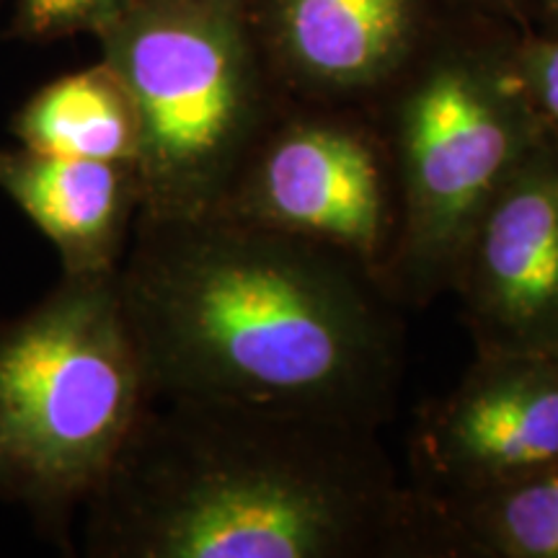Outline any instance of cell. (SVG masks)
Listing matches in <instances>:
<instances>
[{"instance_id": "9a60e30c", "label": "cell", "mask_w": 558, "mask_h": 558, "mask_svg": "<svg viewBox=\"0 0 558 558\" xmlns=\"http://www.w3.org/2000/svg\"><path fill=\"white\" fill-rule=\"evenodd\" d=\"M448 5L456 9H469L478 13H488V16H497L505 21H512L525 29V13H522V0H445Z\"/></svg>"}, {"instance_id": "7a4b0ae2", "label": "cell", "mask_w": 558, "mask_h": 558, "mask_svg": "<svg viewBox=\"0 0 558 558\" xmlns=\"http://www.w3.org/2000/svg\"><path fill=\"white\" fill-rule=\"evenodd\" d=\"M81 518L88 558H429L378 427L220 399H153Z\"/></svg>"}, {"instance_id": "2e32d148", "label": "cell", "mask_w": 558, "mask_h": 558, "mask_svg": "<svg viewBox=\"0 0 558 558\" xmlns=\"http://www.w3.org/2000/svg\"><path fill=\"white\" fill-rule=\"evenodd\" d=\"M525 29L558 32V0H522Z\"/></svg>"}, {"instance_id": "4fadbf2b", "label": "cell", "mask_w": 558, "mask_h": 558, "mask_svg": "<svg viewBox=\"0 0 558 558\" xmlns=\"http://www.w3.org/2000/svg\"><path fill=\"white\" fill-rule=\"evenodd\" d=\"M9 37L29 45L101 34L114 24L132 0H11Z\"/></svg>"}, {"instance_id": "7c38bea8", "label": "cell", "mask_w": 558, "mask_h": 558, "mask_svg": "<svg viewBox=\"0 0 558 558\" xmlns=\"http://www.w3.org/2000/svg\"><path fill=\"white\" fill-rule=\"evenodd\" d=\"M11 135L24 148L52 156L117 163L137 158L135 104L101 58L34 90L11 117Z\"/></svg>"}, {"instance_id": "ba28073f", "label": "cell", "mask_w": 558, "mask_h": 558, "mask_svg": "<svg viewBox=\"0 0 558 558\" xmlns=\"http://www.w3.org/2000/svg\"><path fill=\"white\" fill-rule=\"evenodd\" d=\"M450 295L473 352L558 357V148L546 135L481 213Z\"/></svg>"}, {"instance_id": "9c48e42d", "label": "cell", "mask_w": 558, "mask_h": 558, "mask_svg": "<svg viewBox=\"0 0 558 558\" xmlns=\"http://www.w3.org/2000/svg\"><path fill=\"white\" fill-rule=\"evenodd\" d=\"M445 0H248L271 73L292 101L365 107L407 65Z\"/></svg>"}, {"instance_id": "3957f363", "label": "cell", "mask_w": 558, "mask_h": 558, "mask_svg": "<svg viewBox=\"0 0 558 558\" xmlns=\"http://www.w3.org/2000/svg\"><path fill=\"white\" fill-rule=\"evenodd\" d=\"M522 26L442 5L427 37L365 104L399 190V233L383 275L401 308L448 295L473 226L543 140L518 62Z\"/></svg>"}, {"instance_id": "8fae6325", "label": "cell", "mask_w": 558, "mask_h": 558, "mask_svg": "<svg viewBox=\"0 0 558 558\" xmlns=\"http://www.w3.org/2000/svg\"><path fill=\"white\" fill-rule=\"evenodd\" d=\"M427 514L429 558H558V458L476 492L427 497Z\"/></svg>"}, {"instance_id": "5bb4252c", "label": "cell", "mask_w": 558, "mask_h": 558, "mask_svg": "<svg viewBox=\"0 0 558 558\" xmlns=\"http://www.w3.org/2000/svg\"><path fill=\"white\" fill-rule=\"evenodd\" d=\"M518 62L543 135L558 148V32L522 29Z\"/></svg>"}, {"instance_id": "8992f818", "label": "cell", "mask_w": 558, "mask_h": 558, "mask_svg": "<svg viewBox=\"0 0 558 558\" xmlns=\"http://www.w3.org/2000/svg\"><path fill=\"white\" fill-rule=\"evenodd\" d=\"M215 213L324 243L383 279L399 233L386 140L362 107L290 101Z\"/></svg>"}, {"instance_id": "6da1fadb", "label": "cell", "mask_w": 558, "mask_h": 558, "mask_svg": "<svg viewBox=\"0 0 558 558\" xmlns=\"http://www.w3.org/2000/svg\"><path fill=\"white\" fill-rule=\"evenodd\" d=\"M120 292L153 399L320 411L378 429L399 407L407 308L324 243L222 213L137 218Z\"/></svg>"}, {"instance_id": "30bf717a", "label": "cell", "mask_w": 558, "mask_h": 558, "mask_svg": "<svg viewBox=\"0 0 558 558\" xmlns=\"http://www.w3.org/2000/svg\"><path fill=\"white\" fill-rule=\"evenodd\" d=\"M0 192L52 243L62 275L120 271L143 202L135 163L0 148Z\"/></svg>"}, {"instance_id": "52a82bcc", "label": "cell", "mask_w": 558, "mask_h": 558, "mask_svg": "<svg viewBox=\"0 0 558 558\" xmlns=\"http://www.w3.org/2000/svg\"><path fill=\"white\" fill-rule=\"evenodd\" d=\"M558 458V357L473 352L448 393L416 411L411 486L450 497L509 481Z\"/></svg>"}, {"instance_id": "5b68a950", "label": "cell", "mask_w": 558, "mask_h": 558, "mask_svg": "<svg viewBox=\"0 0 558 558\" xmlns=\"http://www.w3.org/2000/svg\"><path fill=\"white\" fill-rule=\"evenodd\" d=\"M96 39L135 104L137 218L215 213L292 101L264 58L248 0H132Z\"/></svg>"}, {"instance_id": "e0dca14e", "label": "cell", "mask_w": 558, "mask_h": 558, "mask_svg": "<svg viewBox=\"0 0 558 558\" xmlns=\"http://www.w3.org/2000/svg\"><path fill=\"white\" fill-rule=\"evenodd\" d=\"M0 3H5V0H0Z\"/></svg>"}, {"instance_id": "277c9868", "label": "cell", "mask_w": 558, "mask_h": 558, "mask_svg": "<svg viewBox=\"0 0 558 558\" xmlns=\"http://www.w3.org/2000/svg\"><path fill=\"white\" fill-rule=\"evenodd\" d=\"M153 401L120 271L60 275L0 320V501L73 548V522Z\"/></svg>"}]
</instances>
